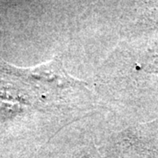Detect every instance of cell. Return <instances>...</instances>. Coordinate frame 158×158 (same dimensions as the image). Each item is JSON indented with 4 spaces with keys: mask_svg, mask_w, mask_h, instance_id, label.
Instances as JSON below:
<instances>
[{
    "mask_svg": "<svg viewBox=\"0 0 158 158\" xmlns=\"http://www.w3.org/2000/svg\"><path fill=\"white\" fill-rule=\"evenodd\" d=\"M6 67L7 71H11L12 74L24 78L40 90L44 89L45 90H54L55 92L61 93L62 90L77 86L79 84L65 72L62 61L59 58H56L54 61L45 65L29 69H15L10 66Z\"/></svg>",
    "mask_w": 158,
    "mask_h": 158,
    "instance_id": "cell-1",
    "label": "cell"
}]
</instances>
